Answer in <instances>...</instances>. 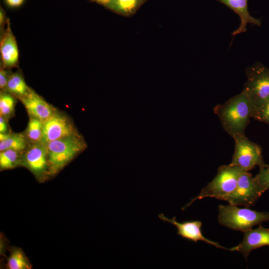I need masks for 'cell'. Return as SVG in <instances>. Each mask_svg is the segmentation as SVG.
Instances as JSON below:
<instances>
[{"label":"cell","instance_id":"6da1fadb","mask_svg":"<svg viewBox=\"0 0 269 269\" xmlns=\"http://www.w3.org/2000/svg\"><path fill=\"white\" fill-rule=\"evenodd\" d=\"M214 112L218 117L222 128L233 137L245 134L252 118V108L248 97L242 91L224 104L216 106Z\"/></svg>","mask_w":269,"mask_h":269},{"label":"cell","instance_id":"7a4b0ae2","mask_svg":"<svg viewBox=\"0 0 269 269\" xmlns=\"http://www.w3.org/2000/svg\"><path fill=\"white\" fill-rule=\"evenodd\" d=\"M242 172L243 171L240 168L231 163L220 166L213 180L201 190L197 196L186 204L182 210L190 206L196 200L206 197L226 201L235 190Z\"/></svg>","mask_w":269,"mask_h":269},{"label":"cell","instance_id":"3957f363","mask_svg":"<svg viewBox=\"0 0 269 269\" xmlns=\"http://www.w3.org/2000/svg\"><path fill=\"white\" fill-rule=\"evenodd\" d=\"M219 223L232 230L245 232L254 226L269 221V212H259L248 208H241L236 205H220Z\"/></svg>","mask_w":269,"mask_h":269},{"label":"cell","instance_id":"277c9868","mask_svg":"<svg viewBox=\"0 0 269 269\" xmlns=\"http://www.w3.org/2000/svg\"><path fill=\"white\" fill-rule=\"evenodd\" d=\"M45 145L49 167L53 173L62 168L87 147L86 142L79 134L54 140Z\"/></svg>","mask_w":269,"mask_h":269},{"label":"cell","instance_id":"5b68a950","mask_svg":"<svg viewBox=\"0 0 269 269\" xmlns=\"http://www.w3.org/2000/svg\"><path fill=\"white\" fill-rule=\"evenodd\" d=\"M246 74L242 91L248 97L253 110L269 99V68L257 62L247 68Z\"/></svg>","mask_w":269,"mask_h":269},{"label":"cell","instance_id":"8992f818","mask_svg":"<svg viewBox=\"0 0 269 269\" xmlns=\"http://www.w3.org/2000/svg\"><path fill=\"white\" fill-rule=\"evenodd\" d=\"M235 142L234 152L230 163L249 172L256 166L261 167L264 161L260 146L251 141L245 134H238L232 137Z\"/></svg>","mask_w":269,"mask_h":269},{"label":"cell","instance_id":"52a82bcc","mask_svg":"<svg viewBox=\"0 0 269 269\" xmlns=\"http://www.w3.org/2000/svg\"><path fill=\"white\" fill-rule=\"evenodd\" d=\"M266 191L256 177L249 172L243 171L235 190L226 201L230 204L249 207L253 206Z\"/></svg>","mask_w":269,"mask_h":269},{"label":"cell","instance_id":"ba28073f","mask_svg":"<svg viewBox=\"0 0 269 269\" xmlns=\"http://www.w3.org/2000/svg\"><path fill=\"white\" fill-rule=\"evenodd\" d=\"M78 134L73 123L66 115L56 111L43 122V133L40 142L46 144L51 141Z\"/></svg>","mask_w":269,"mask_h":269},{"label":"cell","instance_id":"9c48e42d","mask_svg":"<svg viewBox=\"0 0 269 269\" xmlns=\"http://www.w3.org/2000/svg\"><path fill=\"white\" fill-rule=\"evenodd\" d=\"M158 217L163 222H168L174 225L177 228V234L187 240L193 241L195 243L199 241H202L207 244L214 246L218 248L232 251V248H226L222 247L219 243L210 240L205 237L201 230L202 223L200 221H188L178 222L176 220L175 217H173L171 219H169L162 213L158 215Z\"/></svg>","mask_w":269,"mask_h":269},{"label":"cell","instance_id":"30bf717a","mask_svg":"<svg viewBox=\"0 0 269 269\" xmlns=\"http://www.w3.org/2000/svg\"><path fill=\"white\" fill-rule=\"evenodd\" d=\"M242 241L232 248V251L240 252L247 259L253 250L265 246H269V229L260 226L244 232Z\"/></svg>","mask_w":269,"mask_h":269},{"label":"cell","instance_id":"8fae6325","mask_svg":"<svg viewBox=\"0 0 269 269\" xmlns=\"http://www.w3.org/2000/svg\"><path fill=\"white\" fill-rule=\"evenodd\" d=\"M30 117L38 119L44 122L57 111L42 97L31 89L19 99Z\"/></svg>","mask_w":269,"mask_h":269},{"label":"cell","instance_id":"7c38bea8","mask_svg":"<svg viewBox=\"0 0 269 269\" xmlns=\"http://www.w3.org/2000/svg\"><path fill=\"white\" fill-rule=\"evenodd\" d=\"M23 161L25 166L34 174H42L49 167L45 145L40 142L32 143L27 148Z\"/></svg>","mask_w":269,"mask_h":269},{"label":"cell","instance_id":"4fadbf2b","mask_svg":"<svg viewBox=\"0 0 269 269\" xmlns=\"http://www.w3.org/2000/svg\"><path fill=\"white\" fill-rule=\"evenodd\" d=\"M219 2L225 5L238 15L240 18L239 27L232 33L234 36L247 31L248 24H252L260 26L261 21L259 18L252 16L248 10V0H216Z\"/></svg>","mask_w":269,"mask_h":269},{"label":"cell","instance_id":"5bb4252c","mask_svg":"<svg viewBox=\"0 0 269 269\" xmlns=\"http://www.w3.org/2000/svg\"><path fill=\"white\" fill-rule=\"evenodd\" d=\"M0 52L2 67L8 69L17 64L19 58L18 49L9 21L7 22L6 31L1 39Z\"/></svg>","mask_w":269,"mask_h":269},{"label":"cell","instance_id":"9a60e30c","mask_svg":"<svg viewBox=\"0 0 269 269\" xmlns=\"http://www.w3.org/2000/svg\"><path fill=\"white\" fill-rule=\"evenodd\" d=\"M30 88L27 85L21 73H11L4 90L19 99L26 95Z\"/></svg>","mask_w":269,"mask_h":269},{"label":"cell","instance_id":"2e32d148","mask_svg":"<svg viewBox=\"0 0 269 269\" xmlns=\"http://www.w3.org/2000/svg\"><path fill=\"white\" fill-rule=\"evenodd\" d=\"M28 142L25 134L9 133L5 139L0 141V151L10 149L21 152L28 148Z\"/></svg>","mask_w":269,"mask_h":269},{"label":"cell","instance_id":"e0dca14e","mask_svg":"<svg viewBox=\"0 0 269 269\" xmlns=\"http://www.w3.org/2000/svg\"><path fill=\"white\" fill-rule=\"evenodd\" d=\"M140 0H110L108 6L122 14H130L137 7Z\"/></svg>","mask_w":269,"mask_h":269},{"label":"cell","instance_id":"ac0fdd59","mask_svg":"<svg viewBox=\"0 0 269 269\" xmlns=\"http://www.w3.org/2000/svg\"><path fill=\"white\" fill-rule=\"evenodd\" d=\"M43 133V122L35 118L30 117L26 136L32 143L41 142Z\"/></svg>","mask_w":269,"mask_h":269},{"label":"cell","instance_id":"d6986e66","mask_svg":"<svg viewBox=\"0 0 269 269\" xmlns=\"http://www.w3.org/2000/svg\"><path fill=\"white\" fill-rule=\"evenodd\" d=\"M13 96L5 91L0 92V114L6 120L14 114L15 100Z\"/></svg>","mask_w":269,"mask_h":269},{"label":"cell","instance_id":"ffe728a7","mask_svg":"<svg viewBox=\"0 0 269 269\" xmlns=\"http://www.w3.org/2000/svg\"><path fill=\"white\" fill-rule=\"evenodd\" d=\"M20 152L10 149L0 151V167L1 169L13 168L18 162Z\"/></svg>","mask_w":269,"mask_h":269},{"label":"cell","instance_id":"44dd1931","mask_svg":"<svg viewBox=\"0 0 269 269\" xmlns=\"http://www.w3.org/2000/svg\"><path fill=\"white\" fill-rule=\"evenodd\" d=\"M7 267L10 269H28L30 267L26 257L19 250L13 251L8 259Z\"/></svg>","mask_w":269,"mask_h":269},{"label":"cell","instance_id":"7402d4cb","mask_svg":"<svg viewBox=\"0 0 269 269\" xmlns=\"http://www.w3.org/2000/svg\"><path fill=\"white\" fill-rule=\"evenodd\" d=\"M252 118L269 125V99L258 108L252 110Z\"/></svg>","mask_w":269,"mask_h":269},{"label":"cell","instance_id":"603a6c76","mask_svg":"<svg viewBox=\"0 0 269 269\" xmlns=\"http://www.w3.org/2000/svg\"><path fill=\"white\" fill-rule=\"evenodd\" d=\"M255 177L264 189H269V165L265 164L260 167L259 172Z\"/></svg>","mask_w":269,"mask_h":269},{"label":"cell","instance_id":"cb8c5ba5","mask_svg":"<svg viewBox=\"0 0 269 269\" xmlns=\"http://www.w3.org/2000/svg\"><path fill=\"white\" fill-rule=\"evenodd\" d=\"M11 73L10 71L2 67L0 69V88L4 90Z\"/></svg>","mask_w":269,"mask_h":269},{"label":"cell","instance_id":"d4e9b609","mask_svg":"<svg viewBox=\"0 0 269 269\" xmlns=\"http://www.w3.org/2000/svg\"><path fill=\"white\" fill-rule=\"evenodd\" d=\"M8 126L6 119L0 116V133H8Z\"/></svg>","mask_w":269,"mask_h":269},{"label":"cell","instance_id":"484cf974","mask_svg":"<svg viewBox=\"0 0 269 269\" xmlns=\"http://www.w3.org/2000/svg\"><path fill=\"white\" fill-rule=\"evenodd\" d=\"M24 0H6L7 3L11 6H18L21 5Z\"/></svg>","mask_w":269,"mask_h":269},{"label":"cell","instance_id":"4316f807","mask_svg":"<svg viewBox=\"0 0 269 269\" xmlns=\"http://www.w3.org/2000/svg\"><path fill=\"white\" fill-rule=\"evenodd\" d=\"M3 20H4V15H3V13L1 10V9L0 10V26H1V24H2L3 23Z\"/></svg>","mask_w":269,"mask_h":269},{"label":"cell","instance_id":"83f0119b","mask_svg":"<svg viewBox=\"0 0 269 269\" xmlns=\"http://www.w3.org/2000/svg\"><path fill=\"white\" fill-rule=\"evenodd\" d=\"M98 1L102 3H108L110 0H97Z\"/></svg>","mask_w":269,"mask_h":269}]
</instances>
